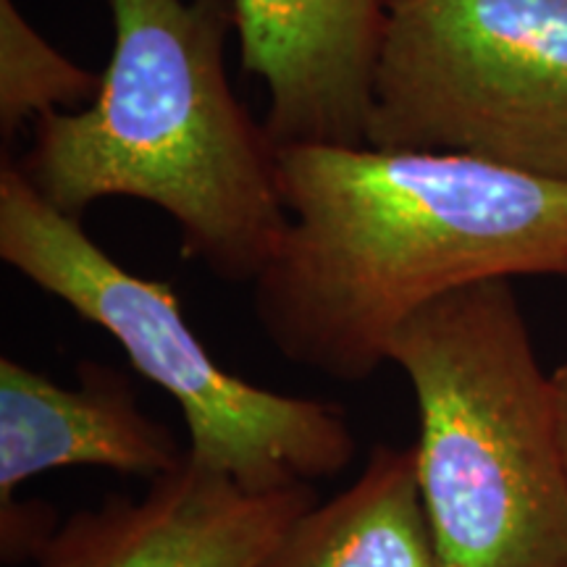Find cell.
Wrapping results in <instances>:
<instances>
[{
    "mask_svg": "<svg viewBox=\"0 0 567 567\" xmlns=\"http://www.w3.org/2000/svg\"><path fill=\"white\" fill-rule=\"evenodd\" d=\"M287 229L252 284L289 363L363 384L439 297L494 279H567V182L452 153L276 147Z\"/></svg>",
    "mask_w": 567,
    "mask_h": 567,
    "instance_id": "1",
    "label": "cell"
},
{
    "mask_svg": "<svg viewBox=\"0 0 567 567\" xmlns=\"http://www.w3.org/2000/svg\"><path fill=\"white\" fill-rule=\"evenodd\" d=\"M113 51L95 101L34 122L13 166L71 218L109 197L172 218L182 252L255 284L287 229L276 147L234 95L231 0H109Z\"/></svg>",
    "mask_w": 567,
    "mask_h": 567,
    "instance_id": "2",
    "label": "cell"
},
{
    "mask_svg": "<svg viewBox=\"0 0 567 567\" xmlns=\"http://www.w3.org/2000/svg\"><path fill=\"white\" fill-rule=\"evenodd\" d=\"M417 405V481L442 567H567L551 373L513 281L439 297L386 350Z\"/></svg>",
    "mask_w": 567,
    "mask_h": 567,
    "instance_id": "3",
    "label": "cell"
},
{
    "mask_svg": "<svg viewBox=\"0 0 567 567\" xmlns=\"http://www.w3.org/2000/svg\"><path fill=\"white\" fill-rule=\"evenodd\" d=\"M0 258L84 321L109 331L132 368L179 405L189 460L250 494L339 476L358 455L342 408L279 394L213 360L168 284L111 258L80 218L55 210L13 163L0 168Z\"/></svg>",
    "mask_w": 567,
    "mask_h": 567,
    "instance_id": "4",
    "label": "cell"
},
{
    "mask_svg": "<svg viewBox=\"0 0 567 567\" xmlns=\"http://www.w3.org/2000/svg\"><path fill=\"white\" fill-rule=\"evenodd\" d=\"M365 145L567 182V0H392Z\"/></svg>",
    "mask_w": 567,
    "mask_h": 567,
    "instance_id": "5",
    "label": "cell"
},
{
    "mask_svg": "<svg viewBox=\"0 0 567 567\" xmlns=\"http://www.w3.org/2000/svg\"><path fill=\"white\" fill-rule=\"evenodd\" d=\"M316 502L313 486L250 494L187 455L140 499L113 494L63 520L32 567H260Z\"/></svg>",
    "mask_w": 567,
    "mask_h": 567,
    "instance_id": "6",
    "label": "cell"
},
{
    "mask_svg": "<svg viewBox=\"0 0 567 567\" xmlns=\"http://www.w3.org/2000/svg\"><path fill=\"white\" fill-rule=\"evenodd\" d=\"M274 147L365 145L392 0H231Z\"/></svg>",
    "mask_w": 567,
    "mask_h": 567,
    "instance_id": "7",
    "label": "cell"
},
{
    "mask_svg": "<svg viewBox=\"0 0 567 567\" xmlns=\"http://www.w3.org/2000/svg\"><path fill=\"white\" fill-rule=\"evenodd\" d=\"M76 373L80 386L69 389L17 360H0V502L59 467L155 481L187 463V446L142 410L122 371L84 360Z\"/></svg>",
    "mask_w": 567,
    "mask_h": 567,
    "instance_id": "8",
    "label": "cell"
},
{
    "mask_svg": "<svg viewBox=\"0 0 567 567\" xmlns=\"http://www.w3.org/2000/svg\"><path fill=\"white\" fill-rule=\"evenodd\" d=\"M260 567H442L415 446L375 444L352 486L295 517Z\"/></svg>",
    "mask_w": 567,
    "mask_h": 567,
    "instance_id": "9",
    "label": "cell"
},
{
    "mask_svg": "<svg viewBox=\"0 0 567 567\" xmlns=\"http://www.w3.org/2000/svg\"><path fill=\"white\" fill-rule=\"evenodd\" d=\"M101 76L66 59L21 13L0 0V137L13 145L27 124L55 111H80L95 101Z\"/></svg>",
    "mask_w": 567,
    "mask_h": 567,
    "instance_id": "10",
    "label": "cell"
},
{
    "mask_svg": "<svg viewBox=\"0 0 567 567\" xmlns=\"http://www.w3.org/2000/svg\"><path fill=\"white\" fill-rule=\"evenodd\" d=\"M59 515L42 499L11 496V499L0 502V557H3V565L19 567L34 563L59 534Z\"/></svg>",
    "mask_w": 567,
    "mask_h": 567,
    "instance_id": "11",
    "label": "cell"
},
{
    "mask_svg": "<svg viewBox=\"0 0 567 567\" xmlns=\"http://www.w3.org/2000/svg\"><path fill=\"white\" fill-rule=\"evenodd\" d=\"M551 389H555V410L559 425V442H563L565 463H567V358L551 371Z\"/></svg>",
    "mask_w": 567,
    "mask_h": 567,
    "instance_id": "12",
    "label": "cell"
}]
</instances>
